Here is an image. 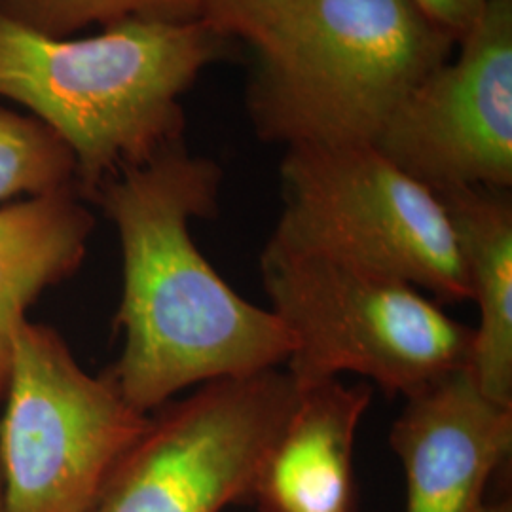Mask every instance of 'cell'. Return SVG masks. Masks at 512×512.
Segmentation results:
<instances>
[{
	"label": "cell",
	"mask_w": 512,
	"mask_h": 512,
	"mask_svg": "<svg viewBox=\"0 0 512 512\" xmlns=\"http://www.w3.org/2000/svg\"><path fill=\"white\" fill-rule=\"evenodd\" d=\"M220 184L219 165L181 143L118 173L90 200L122 249L124 348L109 378L143 414L186 387L277 368L293 351L272 310L241 298L192 238V220L217 213Z\"/></svg>",
	"instance_id": "1"
},
{
	"label": "cell",
	"mask_w": 512,
	"mask_h": 512,
	"mask_svg": "<svg viewBox=\"0 0 512 512\" xmlns=\"http://www.w3.org/2000/svg\"><path fill=\"white\" fill-rule=\"evenodd\" d=\"M230 38L207 21H126L93 37H44L0 14V97L55 131L78 194L183 143V95Z\"/></svg>",
	"instance_id": "2"
},
{
	"label": "cell",
	"mask_w": 512,
	"mask_h": 512,
	"mask_svg": "<svg viewBox=\"0 0 512 512\" xmlns=\"http://www.w3.org/2000/svg\"><path fill=\"white\" fill-rule=\"evenodd\" d=\"M454 44L412 0H300L251 44L256 133L287 148L374 145Z\"/></svg>",
	"instance_id": "3"
},
{
	"label": "cell",
	"mask_w": 512,
	"mask_h": 512,
	"mask_svg": "<svg viewBox=\"0 0 512 512\" xmlns=\"http://www.w3.org/2000/svg\"><path fill=\"white\" fill-rule=\"evenodd\" d=\"M260 270L270 310L293 340L287 372L298 387L353 372L410 399L471 365L475 330L403 279L275 234Z\"/></svg>",
	"instance_id": "4"
},
{
	"label": "cell",
	"mask_w": 512,
	"mask_h": 512,
	"mask_svg": "<svg viewBox=\"0 0 512 512\" xmlns=\"http://www.w3.org/2000/svg\"><path fill=\"white\" fill-rule=\"evenodd\" d=\"M0 420L4 512H90L148 416L92 376L57 330L29 317L14 336Z\"/></svg>",
	"instance_id": "5"
},
{
	"label": "cell",
	"mask_w": 512,
	"mask_h": 512,
	"mask_svg": "<svg viewBox=\"0 0 512 512\" xmlns=\"http://www.w3.org/2000/svg\"><path fill=\"white\" fill-rule=\"evenodd\" d=\"M281 184L275 236L403 279L439 302L471 300L439 196L372 145L287 148Z\"/></svg>",
	"instance_id": "6"
},
{
	"label": "cell",
	"mask_w": 512,
	"mask_h": 512,
	"mask_svg": "<svg viewBox=\"0 0 512 512\" xmlns=\"http://www.w3.org/2000/svg\"><path fill=\"white\" fill-rule=\"evenodd\" d=\"M298 385L285 370L222 378L148 416L90 512H222L251 499Z\"/></svg>",
	"instance_id": "7"
},
{
	"label": "cell",
	"mask_w": 512,
	"mask_h": 512,
	"mask_svg": "<svg viewBox=\"0 0 512 512\" xmlns=\"http://www.w3.org/2000/svg\"><path fill=\"white\" fill-rule=\"evenodd\" d=\"M446 59L406 95L374 145L439 194L512 184V0H492Z\"/></svg>",
	"instance_id": "8"
},
{
	"label": "cell",
	"mask_w": 512,
	"mask_h": 512,
	"mask_svg": "<svg viewBox=\"0 0 512 512\" xmlns=\"http://www.w3.org/2000/svg\"><path fill=\"white\" fill-rule=\"evenodd\" d=\"M391 448L406 475V512H488L490 480L511 456L512 408L459 368L406 399Z\"/></svg>",
	"instance_id": "9"
},
{
	"label": "cell",
	"mask_w": 512,
	"mask_h": 512,
	"mask_svg": "<svg viewBox=\"0 0 512 512\" xmlns=\"http://www.w3.org/2000/svg\"><path fill=\"white\" fill-rule=\"evenodd\" d=\"M372 387L338 380L298 387L293 410L256 478L264 512H353L355 435Z\"/></svg>",
	"instance_id": "10"
},
{
	"label": "cell",
	"mask_w": 512,
	"mask_h": 512,
	"mask_svg": "<svg viewBox=\"0 0 512 512\" xmlns=\"http://www.w3.org/2000/svg\"><path fill=\"white\" fill-rule=\"evenodd\" d=\"M450 219L480 325L469 370L480 391L512 408V203L507 190L439 192Z\"/></svg>",
	"instance_id": "11"
},
{
	"label": "cell",
	"mask_w": 512,
	"mask_h": 512,
	"mask_svg": "<svg viewBox=\"0 0 512 512\" xmlns=\"http://www.w3.org/2000/svg\"><path fill=\"white\" fill-rule=\"evenodd\" d=\"M93 228L76 190L0 205V403L16 330L42 294L80 268Z\"/></svg>",
	"instance_id": "12"
},
{
	"label": "cell",
	"mask_w": 512,
	"mask_h": 512,
	"mask_svg": "<svg viewBox=\"0 0 512 512\" xmlns=\"http://www.w3.org/2000/svg\"><path fill=\"white\" fill-rule=\"evenodd\" d=\"M76 190L65 141L31 114L0 107V205Z\"/></svg>",
	"instance_id": "13"
},
{
	"label": "cell",
	"mask_w": 512,
	"mask_h": 512,
	"mask_svg": "<svg viewBox=\"0 0 512 512\" xmlns=\"http://www.w3.org/2000/svg\"><path fill=\"white\" fill-rule=\"evenodd\" d=\"M205 0H0V14L38 35L71 38L126 21H205Z\"/></svg>",
	"instance_id": "14"
},
{
	"label": "cell",
	"mask_w": 512,
	"mask_h": 512,
	"mask_svg": "<svg viewBox=\"0 0 512 512\" xmlns=\"http://www.w3.org/2000/svg\"><path fill=\"white\" fill-rule=\"evenodd\" d=\"M300 0H205L203 19L226 38L255 44Z\"/></svg>",
	"instance_id": "15"
},
{
	"label": "cell",
	"mask_w": 512,
	"mask_h": 512,
	"mask_svg": "<svg viewBox=\"0 0 512 512\" xmlns=\"http://www.w3.org/2000/svg\"><path fill=\"white\" fill-rule=\"evenodd\" d=\"M425 18L458 42L492 0H412Z\"/></svg>",
	"instance_id": "16"
},
{
	"label": "cell",
	"mask_w": 512,
	"mask_h": 512,
	"mask_svg": "<svg viewBox=\"0 0 512 512\" xmlns=\"http://www.w3.org/2000/svg\"><path fill=\"white\" fill-rule=\"evenodd\" d=\"M0 512H4V499H2V480H0Z\"/></svg>",
	"instance_id": "17"
}]
</instances>
